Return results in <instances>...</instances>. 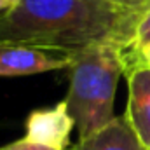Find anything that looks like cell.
<instances>
[{
	"mask_svg": "<svg viewBox=\"0 0 150 150\" xmlns=\"http://www.w3.org/2000/svg\"><path fill=\"white\" fill-rule=\"evenodd\" d=\"M149 9H150V7H149Z\"/></svg>",
	"mask_w": 150,
	"mask_h": 150,
	"instance_id": "7c38bea8",
	"label": "cell"
},
{
	"mask_svg": "<svg viewBox=\"0 0 150 150\" xmlns=\"http://www.w3.org/2000/svg\"><path fill=\"white\" fill-rule=\"evenodd\" d=\"M127 63H140L150 68V44L138 49H126V65Z\"/></svg>",
	"mask_w": 150,
	"mask_h": 150,
	"instance_id": "ba28073f",
	"label": "cell"
},
{
	"mask_svg": "<svg viewBox=\"0 0 150 150\" xmlns=\"http://www.w3.org/2000/svg\"><path fill=\"white\" fill-rule=\"evenodd\" d=\"M142 14L119 0H16L0 14V49L25 45L67 56L101 42L131 49Z\"/></svg>",
	"mask_w": 150,
	"mask_h": 150,
	"instance_id": "6da1fadb",
	"label": "cell"
},
{
	"mask_svg": "<svg viewBox=\"0 0 150 150\" xmlns=\"http://www.w3.org/2000/svg\"><path fill=\"white\" fill-rule=\"evenodd\" d=\"M67 107L75 120L79 142H84L115 119L113 100L120 75L126 74V49L101 42L74 56Z\"/></svg>",
	"mask_w": 150,
	"mask_h": 150,
	"instance_id": "7a4b0ae2",
	"label": "cell"
},
{
	"mask_svg": "<svg viewBox=\"0 0 150 150\" xmlns=\"http://www.w3.org/2000/svg\"><path fill=\"white\" fill-rule=\"evenodd\" d=\"M74 150H147L134 131L131 129L126 117H115L110 124L100 129L91 138L79 142Z\"/></svg>",
	"mask_w": 150,
	"mask_h": 150,
	"instance_id": "8992f818",
	"label": "cell"
},
{
	"mask_svg": "<svg viewBox=\"0 0 150 150\" xmlns=\"http://www.w3.org/2000/svg\"><path fill=\"white\" fill-rule=\"evenodd\" d=\"M127 105L126 120L140 143L150 150V68L140 63L126 65Z\"/></svg>",
	"mask_w": 150,
	"mask_h": 150,
	"instance_id": "5b68a950",
	"label": "cell"
},
{
	"mask_svg": "<svg viewBox=\"0 0 150 150\" xmlns=\"http://www.w3.org/2000/svg\"><path fill=\"white\" fill-rule=\"evenodd\" d=\"M74 127L75 120L63 100L54 107L30 112L25 122V140L54 150H67Z\"/></svg>",
	"mask_w": 150,
	"mask_h": 150,
	"instance_id": "3957f363",
	"label": "cell"
},
{
	"mask_svg": "<svg viewBox=\"0 0 150 150\" xmlns=\"http://www.w3.org/2000/svg\"><path fill=\"white\" fill-rule=\"evenodd\" d=\"M119 2H122V4L127 5V7H133V9L143 11V12L150 7V0H119Z\"/></svg>",
	"mask_w": 150,
	"mask_h": 150,
	"instance_id": "30bf717a",
	"label": "cell"
},
{
	"mask_svg": "<svg viewBox=\"0 0 150 150\" xmlns=\"http://www.w3.org/2000/svg\"><path fill=\"white\" fill-rule=\"evenodd\" d=\"M14 4H16V0H0V14L5 12V11H9Z\"/></svg>",
	"mask_w": 150,
	"mask_h": 150,
	"instance_id": "8fae6325",
	"label": "cell"
},
{
	"mask_svg": "<svg viewBox=\"0 0 150 150\" xmlns=\"http://www.w3.org/2000/svg\"><path fill=\"white\" fill-rule=\"evenodd\" d=\"M145 44H150V9H147L138 25H136V30H134V38H133V45L131 49H138Z\"/></svg>",
	"mask_w": 150,
	"mask_h": 150,
	"instance_id": "52a82bcc",
	"label": "cell"
},
{
	"mask_svg": "<svg viewBox=\"0 0 150 150\" xmlns=\"http://www.w3.org/2000/svg\"><path fill=\"white\" fill-rule=\"evenodd\" d=\"M0 150H54L49 149V147H44V145H38V143H32L28 140H18V142H12L5 147H2Z\"/></svg>",
	"mask_w": 150,
	"mask_h": 150,
	"instance_id": "9c48e42d",
	"label": "cell"
},
{
	"mask_svg": "<svg viewBox=\"0 0 150 150\" xmlns=\"http://www.w3.org/2000/svg\"><path fill=\"white\" fill-rule=\"evenodd\" d=\"M74 56L58 54L37 47H2L0 49V77H25L45 72L70 68Z\"/></svg>",
	"mask_w": 150,
	"mask_h": 150,
	"instance_id": "277c9868",
	"label": "cell"
}]
</instances>
